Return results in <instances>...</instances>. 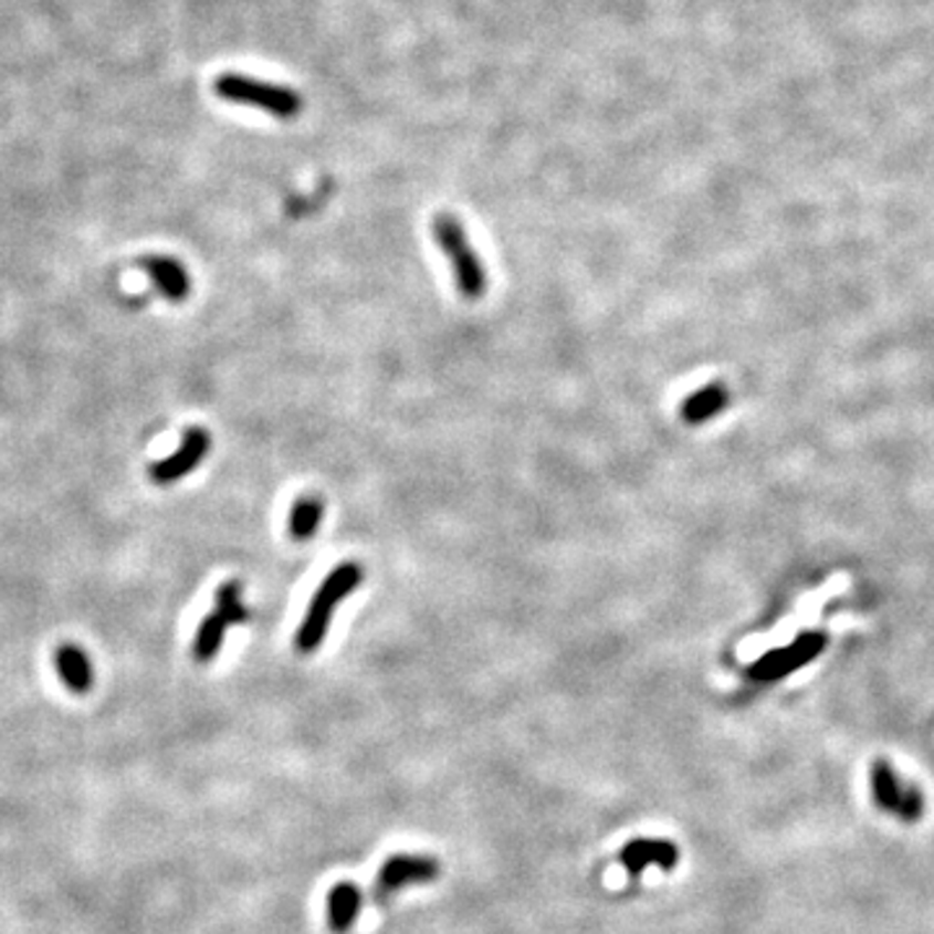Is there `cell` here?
I'll return each instance as SVG.
<instances>
[{"label": "cell", "mask_w": 934, "mask_h": 934, "mask_svg": "<svg viewBox=\"0 0 934 934\" xmlns=\"http://www.w3.org/2000/svg\"><path fill=\"white\" fill-rule=\"evenodd\" d=\"M364 579V571L361 566L354 564V560H348V564H340L338 569H333L327 574L323 585L312 597L309 608H306V616L302 620V626H298L296 631V649L302 654H312L317 652L319 644H323L325 633H327V626H330V618L335 608H338V602L343 597L354 592L361 585Z\"/></svg>", "instance_id": "cell-1"}, {"label": "cell", "mask_w": 934, "mask_h": 934, "mask_svg": "<svg viewBox=\"0 0 934 934\" xmlns=\"http://www.w3.org/2000/svg\"><path fill=\"white\" fill-rule=\"evenodd\" d=\"M213 92L221 99L263 109L279 119L296 117L304 107L302 94L294 92V88L271 84V81L255 76H244V73H221L213 81Z\"/></svg>", "instance_id": "cell-2"}, {"label": "cell", "mask_w": 934, "mask_h": 934, "mask_svg": "<svg viewBox=\"0 0 934 934\" xmlns=\"http://www.w3.org/2000/svg\"><path fill=\"white\" fill-rule=\"evenodd\" d=\"M433 239H437L439 246L444 250L447 260L452 263L454 281H458L460 294L470 298V302H478L485 294V267L483 260L475 255V250L468 242L465 229L462 223L450 213H439L437 219L431 221Z\"/></svg>", "instance_id": "cell-3"}, {"label": "cell", "mask_w": 934, "mask_h": 934, "mask_svg": "<svg viewBox=\"0 0 934 934\" xmlns=\"http://www.w3.org/2000/svg\"><path fill=\"white\" fill-rule=\"evenodd\" d=\"M823 649H826L823 633H802V637H799L795 644L774 649V652L760 657V660L753 664L747 675H751L753 680H760V683H768V680H779L784 675H789V672L799 670L802 664L816 660V657L823 652Z\"/></svg>", "instance_id": "cell-4"}, {"label": "cell", "mask_w": 934, "mask_h": 934, "mask_svg": "<svg viewBox=\"0 0 934 934\" xmlns=\"http://www.w3.org/2000/svg\"><path fill=\"white\" fill-rule=\"evenodd\" d=\"M208 450H211V433H208L206 429H200V426H192V429H187L182 433V444H179L169 458H164L151 468L154 481L161 485L177 483L179 478L192 473V470L203 462Z\"/></svg>", "instance_id": "cell-5"}, {"label": "cell", "mask_w": 934, "mask_h": 934, "mask_svg": "<svg viewBox=\"0 0 934 934\" xmlns=\"http://www.w3.org/2000/svg\"><path fill=\"white\" fill-rule=\"evenodd\" d=\"M439 878V862L423 854H395L379 870L377 893L390 895L406 885L431 883Z\"/></svg>", "instance_id": "cell-6"}, {"label": "cell", "mask_w": 934, "mask_h": 934, "mask_svg": "<svg viewBox=\"0 0 934 934\" xmlns=\"http://www.w3.org/2000/svg\"><path fill=\"white\" fill-rule=\"evenodd\" d=\"M620 862L626 864V870H629L633 878L641 875L649 864H657L660 870L668 872L678 864V847L672 841L637 839L626 843L623 851H620Z\"/></svg>", "instance_id": "cell-7"}, {"label": "cell", "mask_w": 934, "mask_h": 934, "mask_svg": "<svg viewBox=\"0 0 934 934\" xmlns=\"http://www.w3.org/2000/svg\"><path fill=\"white\" fill-rule=\"evenodd\" d=\"M140 265H144L148 279L154 281V286L161 291V296H167L169 302H182V298L190 296V275L175 258L151 255Z\"/></svg>", "instance_id": "cell-8"}, {"label": "cell", "mask_w": 934, "mask_h": 934, "mask_svg": "<svg viewBox=\"0 0 934 934\" xmlns=\"http://www.w3.org/2000/svg\"><path fill=\"white\" fill-rule=\"evenodd\" d=\"M55 670L60 680L69 685L73 693H88L94 685V670L92 660L84 649L76 644H63L55 652Z\"/></svg>", "instance_id": "cell-9"}, {"label": "cell", "mask_w": 934, "mask_h": 934, "mask_svg": "<svg viewBox=\"0 0 934 934\" xmlns=\"http://www.w3.org/2000/svg\"><path fill=\"white\" fill-rule=\"evenodd\" d=\"M361 911V891L354 883H338L327 893V924L335 934H346Z\"/></svg>", "instance_id": "cell-10"}, {"label": "cell", "mask_w": 934, "mask_h": 934, "mask_svg": "<svg viewBox=\"0 0 934 934\" xmlns=\"http://www.w3.org/2000/svg\"><path fill=\"white\" fill-rule=\"evenodd\" d=\"M727 406H730L727 390H724L722 385H706L680 402V418H683L685 423L699 426V423L712 421V418L716 413H722Z\"/></svg>", "instance_id": "cell-11"}, {"label": "cell", "mask_w": 934, "mask_h": 934, "mask_svg": "<svg viewBox=\"0 0 934 934\" xmlns=\"http://www.w3.org/2000/svg\"><path fill=\"white\" fill-rule=\"evenodd\" d=\"M870 779H872V797H875V802L883 807L885 812H893L895 816L906 784H901L899 774L893 772V766L888 764V760H875V764H872Z\"/></svg>", "instance_id": "cell-12"}, {"label": "cell", "mask_w": 934, "mask_h": 934, "mask_svg": "<svg viewBox=\"0 0 934 934\" xmlns=\"http://www.w3.org/2000/svg\"><path fill=\"white\" fill-rule=\"evenodd\" d=\"M323 520V502L317 496H298L288 512V533L296 541H309L319 529Z\"/></svg>", "instance_id": "cell-13"}, {"label": "cell", "mask_w": 934, "mask_h": 934, "mask_svg": "<svg viewBox=\"0 0 934 934\" xmlns=\"http://www.w3.org/2000/svg\"><path fill=\"white\" fill-rule=\"evenodd\" d=\"M227 620L221 616H211L203 618V623H200V629L196 633V644H192V657H196L198 662H211L216 654H219V649L223 644V633H227Z\"/></svg>", "instance_id": "cell-14"}, {"label": "cell", "mask_w": 934, "mask_h": 934, "mask_svg": "<svg viewBox=\"0 0 934 934\" xmlns=\"http://www.w3.org/2000/svg\"><path fill=\"white\" fill-rule=\"evenodd\" d=\"M216 616L227 620V626L246 623V618H250V612L242 605V587H239L237 579L223 581L219 592H216Z\"/></svg>", "instance_id": "cell-15"}, {"label": "cell", "mask_w": 934, "mask_h": 934, "mask_svg": "<svg viewBox=\"0 0 934 934\" xmlns=\"http://www.w3.org/2000/svg\"><path fill=\"white\" fill-rule=\"evenodd\" d=\"M895 816H899L903 823H916V820H922L924 816V795L919 791V787H909L903 789V797H901V805L899 810H895Z\"/></svg>", "instance_id": "cell-16"}]
</instances>
